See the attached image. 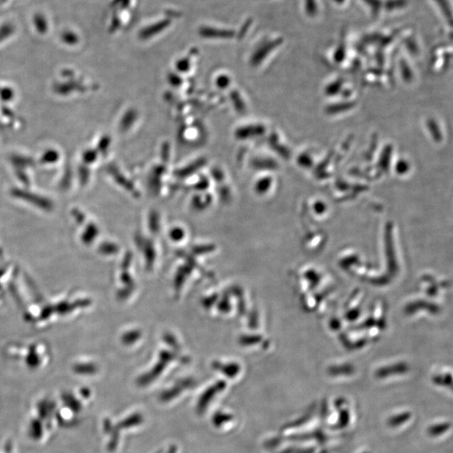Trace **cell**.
<instances>
[{
  "label": "cell",
  "instance_id": "6",
  "mask_svg": "<svg viewBox=\"0 0 453 453\" xmlns=\"http://www.w3.org/2000/svg\"><path fill=\"white\" fill-rule=\"evenodd\" d=\"M305 11L310 17H314L318 13V6L317 0H305Z\"/></svg>",
  "mask_w": 453,
  "mask_h": 453
},
{
  "label": "cell",
  "instance_id": "9",
  "mask_svg": "<svg viewBox=\"0 0 453 453\" xmlns=\"http://www.w3.org/2000/svg\"><path fill=\"white\" fill-rule=\"evenodd\" d=\"M334 1L335 3H338V5H343V3L345 1H346V0H334Z\"/></svg>",
  "mask_w": 453,
  "mask_h": 453
},
{
  "label": "cell",
  "instance_id": "5",
  "mask_svg": "<svg viewBox=\"0 0 453 453\" xmlns=\"http://www.w3.org/2000/svg\"><path fill=\"white\" fill-rule=\"evenodd\" d=\"M406 6L407 0H387L385 3H383V6L388 11L401 10Z\"/></svg>",
  "mask_w": 453,
  "mask_h": 453
},
{
  "label": "cell",
  "instance_id": "4",
  "mask_svg": "<svg viewBox=\"0 0 453 453\" xmlns=\"http://www.w3.org/2000/svg\"><path fill=\"white\" fill-rule=\"evenodd\" d=\"M436 5L440 8V11L443 12L445 17L448 20L449 24H452V12L450 3L448 0H435Z\"/></svg>",
  "mask_w": 453,
  "mask_h": 453
},
{
  "label": "cell",
  "instance_id": "8",
  "mask_svg": "<svg viewBox=\"0 0 453 453\" xmlns=\"http://www.w3.org/2000/svg\"><path fill=\"white\" fill-rule=\"evenodd\" d=\"M228 78L227 77H221V78L218 79V85H222L223 87L228 86Z\"/></svg>",
  "mask_w": 453,
  "mask_h": 453
},
{
  "label": "cell",
  "instance_id": "2",
  "mask_svg": "<svg viewBox=\"0 0 453 453\" xmlns=\"http://www.w3.org/2000/svg\"><path fill=\"white\" fill-rule=\"evenodd\" d=\"M199 34L205 37V38L226 39L232 38V36H235V32L214 27H203L199 31Z\"/></svg>",
  "mask_w": 453,
  "mask_h": 453
},
{
  "label": "cell",
  "instance_id": "1",
  "mask_svg": "<svg viewBox=\"0 0 453 453\" xmlns=\"http://www.w3.org/2000/svg\"><path fill=\"white\" fill-rule=\"evenodd\" d=\"M170 26V20L165 19L160 20L155 24L148 26L140 32V39L147 40L151 38L152 36L160 34Z\"/></svg>",
  "mask_w": 453,
  "mask_h": 453
},
{
  "label": "cell",
  "instance_id": "7",
  "mask_svg": "<svg viewBox=\"0 0 453 453\" xmlns=\"http://www.w3.org/2000/svg\"><path fill=\"white\" fill-rule=\"evenodd\" d=\"M361 1L367 5L373 15H379L382 8H383V3H382L381 0H361Z\"/></svg>",
  "mask_w": 453,
  "mask_h": 453
},
{
  "label": "cell",
  "instance_id": "3",
  "mask_svg": "<svg viewBox=\"0 0 453 453\" xmlns=\"http://www.w3.org/2000/svg\"><path fill=\"white\" fill-rule=\"evenodd\" d=\"M281 39H277L274 41H269V43L262 45L260 49L257 50L258 52H256L255 56H253V60L257 61L261 60L266 54H268L270 50L276 47L278 45L281 44Z\"/></svg>",
  "mask_w": 453,
  "mask_h": 453
}]
</instances>
